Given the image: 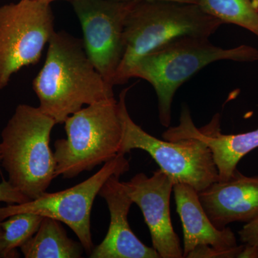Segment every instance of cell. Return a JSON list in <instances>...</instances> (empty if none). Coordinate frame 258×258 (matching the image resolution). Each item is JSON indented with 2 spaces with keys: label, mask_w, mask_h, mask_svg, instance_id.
<instances>
[{
  "label": "cell",
  "mask_w": 258,
  "mask_h": 258,
  "mask_svg": "<svg viewBox=\"0 0 258 258\" xmlns=\"http://www.w3.org/2000/svg\"><path fill=\"white\" fill-rule=\"evenodd\" d=\"M115 1L128 2V1H149V2H170V3H182V4H189L198 5L199 0H115Z\"/></svg>",
  "instance_id": "cell-22"
},
{
  "label": "cell",
  "mask_w": 258,
  "mask_h": 258,
  "mask_svg": "<svg viewBox=\"0 0 258 258\" xmlns=\"http://www.w3.org/2000/svg\"><path fill=\"white\" fill-rule=\"evenodd\" d=\"M243 244L237 245L235 248L223 250L212 247L210 245H200L195 247L186 257L189 258H232L237 257L242 250Z\"/></svg>",
  "instance_id": "cell-18"
},
{
  "label": "cell",
  "mask_w": 258,
  "mask_h": 258,
  "mask_svg": "<svg viewBox=\"0 0 258 258\" xmlns=\"http://www.w3.org/2000/svg\"><path fill=\"white\" fill-rule=\"evenodd\" d=\"M162 137L168 141L186 138L203 141L211 151L218 171L219 181L232 177L239 161L258 148V128L242 134H222L219 113L214 115L208 124L198 128L194 123L189 107L186 105L181 108L179 125L168 127Z\"/></svg>",
  "instance_id": "cell-11"
},
{
  "label": "cell",
  "mask_w": 258,
  "mask_h": 258,
  "mask_svg": "<svg viewBox=\"0 0 258 258\" xmlns=\"http://www.w3.org/2000/svg\"><path fill=\"white\" fill-rule=\"evenodd\" d=\"M198 6L222 24L237 25L258 38V12L251 0H199Z\"/></svg>",
  "instance_id": "cell-16"
},
{
  "label": "cell",
  "mask_w": 258,
  "mask_h": 258,
  "mask_svg": "<svg viewBox=\"0 0 258 258\" xmlns=\"http://www.w3.org/2000/svg\"><path fill=\"white\" fill-rule=\"evenodd\" d=\"M2 161V153H1V149H0V164H1Z\"/></svg>",
  "instance_id": "cell-26"
},
{
  "label": "cell",
  "mask_w": 258,
  "mask_h": 258,
  "mask_svg": "<svg viewBox=\"0 0 258 258\" xmlns=\"http://www.w3.org/2000/svg\"><path fill=\"white\" fill-rule=\"evenodd\" d=\"M129 168L125 154H118L103 164L96 174L69 189L54 193L46 191L28 203L0 206V222L12 215L26 212L51 217L69 226L90 254L94 248L91 215L95 199L107 180L113 175H123Z\"/></svg>",
  "instance_id": "cell-8"
},
{
  "label": "cell",
  "mask_w": 258,
  "mask_h": 258,
  "mask_svg": "<svg viewBox=\"0 0 258 258\" xmlns=\"http://www.w3.org/2000/svg\"><path fill=\"white\" fill-rule=\"evenodd\" d=\"M56 124L39 107L20 104L2 131V166L10 184L30 200L46 192L55 178L50 141Z\"/></svg>",
  "instance_id": "cell-3"
},
{
  "label": "cell",
  "mask_w": 258,
  "mask_h": 258,
  "mask_svg": "<svg viewBox=\"0 0 258 258\" xmlns=\"http://www.w3.org/2000/svg\"><path fill=\"white\" fill-rule=\"evenodd\" d=\"M237 258H258V249L254 246L243 244V247Z\"/></svg>",
  "instance_id": "cell-21"
},
{
  "label": "cell",
  "mask_w": 258,
  "mask_h": 258,
  "mask_svg": "<svg viewBox=\"0 0 258 258\" xmlns=\"http://www.w3.org/2000/svg\"><path fill=\"white\" fill-rule=\"evenodd\" d=\"M204 210L217 228L258 218V176L236 170L230 179L212 183L198 192Z\"/></svg>",
  "instance_id": "cell-13"
},
{
  "label": "cell",
  "mask_w": 258,
  "mask_h": 258,
  "mask_svg": "<svg viewBox=\"0 0 258 258\" xmlns=\"http://www.w3.org/2000/svg\"><path fill=\"white\" fill-rule=\"evenodd\" d=\"M120 177L111 176L100 191L108 205L111 222L104 240L94 247L90 257L160 258L154 247L144 244L131 229L128 215L134 203Z\"/></svg>",
  "instance_id": "cell-12"
},
{
  "label": "cell",
  "mask_w": 258,
  "mask_h": 258,
  "mask_svg": "<svg viewBox=\"0 0 258 258\" xmlns=\"http://www.w3.org/2000/svg\"><path fill=\"white\" fill-rule=\"evenodd\" d=\"M39 1L46 2V3H52L56 1H69L71 2V0H39Z\"/></svg>",
  "instance_id": "cell-25"
},
{
  "label": "cell",
  "mask_w": 258,
  "mask_h": 258,
  "mask_svg": "<svg viewBox=\"0 0 258 258\" xmlns=\"http://www.w3.org/2000/svg\"><path fill=\"white\" fill-rule=\"evenodd\" d=\"M20 250L25 258H79L84 247L69 238L60 221L44 217L36 233Z\"/></svg>",
  "instance_id": "cell-15"
},
{
  "label": "cell",
  "mask_w": 258,
  "mask_h": 258,
  "mask_svg": "<svg viewBox=\"0 0 258 258\" xmlns=\"http://www.w3.org/2000/svg\"><path fill=\"white\" fill-rule=\"evenodd\" d=\"M51 3L20 0L0 6V90L13 75L35 64L55 32Z\"/></svg>",
  "instance_id": "cell-7"
},
{
  "label": "cell",
  "mask_w": 258,
  "mask_h": 258,
  "mask_svg": "<svg viewBox=\"0 0 258 258\" xmlns=\"http://www.w3.org/2000/svg\"><path fill=\"white\" fill-rule=\"evenodd\" d=\"M173 192L176 212L182 224L184 257L200 245H210L223 250L233 249L238 245L235 234L230 227L220 230L212 223L195 188L189 184L176 183Z\"/></svg>",
  "instance_id": "cell-14"
},
{
  "label": "cell",
  "mask_w": 258,
  "mask_h": 258,
  "mask_svg": "<svg viewBox=\"0 0 258 258\" xmlns=\"http://www.w3.org/2000/svg\"><path fill=\"white\" fill-rule=\"evenodd\" d=\"M123 183L143 214L153 247L160 257H184L179 236L171 223L169 206L174 182L170 176L159 169L149 177L139 173Z\"/></svg>",
  "instance_id": "cell-10"
},
{
  "label": "cell",
  "mask_w": 258,
  "mask_h": 258,
  "mask_svg": "<svg viewBox=\"0 0 258 258\" xmlns=\"http://www.w3.org/2000/svg\"><path fill=\"white\" fill-rule=\"evenodd\" d=\"M3 230L0 226V258H2V253H3Z\"/></svg>",
  "instance_id": "cell-23"
},
{
  "label": "cell",
  "mask_w": 258,
  "mask_h": 258,
  "mask_svg": "<svg viewBox=\"0 0 258 258\" xmlns=\"http://www.w3.org/2000/svg\"><path fill=\"white\" fill-rule=\"evenodd\" d=\"M251 3H252L254 10L258 12V0H251Z\"/></svg>",
  "instance_id": "cell-24"
},
{
  "label": "cell",
  "mask_w": 258,
  "mask_h": 258,
  "mask_svg": "<svg viewBox=\"0 0 258 258\" xmlns=\"http://www.w3.org/2000/svg\"><path fill=\"white\" fill-rule=\"evenodd\" d=\"M82 28L83 43L97 71L113 86L124 52V27L135 1L71 0Z\"/></svg>",
  "instance_id": "cell-9"
},
{
  "label": "cell",
  "mask_w": 258,
  "mask_h": 258,
  "mask_svg": "<svg viewBox=\"0 0 258 258\" xmlns=\"http://www.w3.org/2000/svg\"><path fill=\"white\" fill-rule=\"evenodd\" d=\"M30 201L23 193L14 187L9 181L3 180L0 183V205L2 203L8 205H18Z\"/></svg>",
  "instance_id": "cell-19"
},
{
  "label": "cell",
  "mask_w": 258,
  "mask_h": 258,
  "mask_svg": "<svg viewBox=\"0 0 258 258\" xmlns=\"http://www.w3.org/2000/svg\"><path fill=\"white\" fill-rule=\"evenodd\" d=\"M238 235L242 243L254 246L258 249V218L246 223Z\"/></svg>",
  "instance_id": "cell-20"
},
{
  "label": "cell",
  "mask_w": 258,
  "mask_h": 258,
  "mask_svg": "<svg viewBox=\"0 0 258 258\" xmlns=\"http://www.w3.org/2000/svg\"><path fill=\"white\" fill-rule=\"evenodd\" d=\"M64 124L67 138L54 144L55 178L76 177L120 154L123 127L114 97L81 108Z\"/></svg>",
  "instance_id": "cell-5"
},
{
  "label": "cell",
  "mask_w": 258,
  "mask_h": 258,
  "mask_svg": "<svg viewBox=\"0 0 258 258\" xmlns=\"http://www.w3.org/2000/svg\"><path fill=\"white\" fill-rule=\"evenodd\" d=\"M35 213H19L0 222L3 230L2 258L19 257L18 247L36 233L43 219Z\"/></svg>",
  "instance_id": "cell-17"
},
{
  "label": "cell",
  "mask_w": 258,
  "mask_h": 258,
  "mask_svg": "<svg viewBox=\"0 0 258 258\" xmlns=\"http://www.w3.org/2000/svg\"><path fill=\"white\" fill-rule=\"evenodd\" d=\"M223 24L196 5L135 1L125 20L124 52L113 86L129 81V73L149 52L177 37H210Z\"/></svg>",
  "instance_id": "cell-4"
},
{
  "label": "cell",
  "mask_w": 258,
  "mask_h": 258,
  "mask_svg": "<svg viewBox=\"0 0 258 258\" xmlns=\"http://www.w3.org/2000/svg\"><path fill=\"white\" fill-rule=\"evenodd\" d=\"M113 87L90 60L83 40L64 31L54 32L45 63L32 82L39 108L57 124L83 106L113 98Z\"/></svg>",
  "instance_id": "cell-1"
},
{
  "label": "cell",
  "mask_w": 258,
  "mask_h": 258,
  "mask_svg": "<svg viewBox=\"0 0 258 258\" xmlns=\"http://www.w3.org/2000/svg\"><path fill=\"white\" fill-rule=\"evenodd\" d=\"M128 90L127 88L121 91L118 101L123 127L120 154H125L134 149L145 151L174 184H189L198 192L219 181L213 156L203 141L195 138L161 140L134 121L126 106Z\"/></svg>",
  "instance_id": "cell-6"
},
{
  "label": "cell",
  "mask_w": 258,
  "mask_h": 258,
  "mask_svg": "<svg viewBox=\"0 0 258 258\" xmlns=\"http://www.w3.org/2000/svg\"><path fill=\"white\" fill-rule=\"evenodd\" d=\"M220 60L254 62L258 60V50L247 45L222 48L212 44L208 37L186 35L144 56L134 64L128 77L145 80L152 85L157 95L159 120L168 128L176 91L204 68Z\"/></svg>",
  "instance_id": "cell-2"
}]
</instances>
